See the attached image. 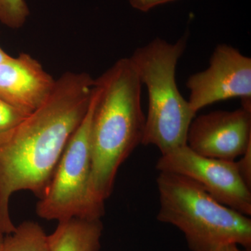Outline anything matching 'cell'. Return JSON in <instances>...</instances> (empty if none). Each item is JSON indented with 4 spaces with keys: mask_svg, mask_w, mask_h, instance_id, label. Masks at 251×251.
I'll use <instances>...</instances> for the list:
<instances>
[{
    "mask_svg": "<svg viewBox=\"0 0 251 251\" xmlns=\"http://www.w3.org/2000/svg\"><path fill=\"white\" fill-rule=\"evenodd\" d=\"M173 1L175 0H128V2L133 9L141 12H148L156 6Z\"/></svg>",
    "mask_w": 251,
    "mask_h": 251,
    "instance_id": "15",
    "label": "cell"
},
{
    "mask_svg": "<svg viewBox=\"0 0 251 251\" xmlns=\"http://www.w3.org/2000/svg\"><path fill=\"white\" fill-rule=\"evenodd\" d=\"M1 251H51L48 235L37 223L25 221L4 237Z\"/></svg>",
    "mask_w": 251,
    "mask_h": 251,
    "instance_id": "11",
    "label": "cell"
},
{
    "mask_svg": "<svg viewBox=\"0 0 251 251\" xmlns=\"http://www.w3.org/2000/svg\"><path fill=\"white\" fill-rule=\"evenodd\" d=\"M157 171L193 180L218 202L247 216L251 215V189L239 174L235 161L201 156L187 145L161 154Z\"/></svg>",
    "mask_w": 251,
    "mask_h": 251,
    "instance_id": "6",
    "label": "cell"
},
{
    "mask_svg": "<svg viewBox=\"0 0 251 251\" xmlns=\"http://www.w3.org/2000/svg\"><path fill=\"white\" fill-rule=\"evenodd\" d=\"M29 16L25 0H0V23L11 29L24 25Z\"/></svg>",
    "mask_w": 251,
    "mask_h": 251,
    "instance_id": "12",
    "label": "cell"
},
{
    "mask_svg": "<svg viewBox=\"0 0 251 251\" xmlns=\"http://www.w3.org/2000/svg\"><path fill=\"white\" fill-rule=\"evenodd\" d=\"M9 54L6 53L4 50L2 49V48L0 46V64L4 62V60H6L8 57H9Z\"/></svg>",
    "mask_w": 251,
    "mask_h": 251,
    "instance_id": "17",
    "label": "cell"
},
{
    "mask_svg": "<svg viewBox=\"0 0 251 251\" xmlns=\"http://www.w3.org/2000/svg\"><path fill=\"white\" fill-rule=\"evenodd\" d=\"M186 145L201 156L234 161L251 145V100L242 107L216 110L195 117L188 128Z\"/></svg>",
    "mask_w": 251,
    "mask_h": 251,
    "instance_id": "8",
    "label": "cell"
},
{
    "mask_svg": "<svg viewBox=\"0 0 251 251\" xmlns=\"http://www.w3.org/2000/svg\"><path fill=\"white\" fill-rule=\"evenodd\" d=\"M96 101L90 130V192L104 213L119 169L142 144L145 115L142 84L129 57L117 60L95 79Z\"/></svg>",
    "mask_w": 251,
    "mask_h": 251,
    "instance_id": "2",
    "label": "cell"
},
{
    "mask_svg": "<svg viewBox=\"0 0 251 251\" xmlns=\"http://www.w3.org/2000/svg\"><path fill=\"white\" fill-rule=\"evenodd\" d=\"M28 115L0 99V133L13 128Z\"/></svg>",
    "mask_w": 251,
    "mask_h": 251,
    "instance_id": "13",
    "label": "cell"
},
{
    "mask_svg": "<svg viewBox=\"0 0 251 251\" xmlns=\"http://www.w3.org/2000/svg\"><path fill=\"white\" fill-rule=\"evenodd\" d=\"M96 90L87 114L64 149L45 194L36 204V214L46 220L100 219L104 213L94 205L90 192V130Z\"/></svg>",
    "mask_w": 251,
    "mask_h": 251,
    "instance_id": "5",
    "label": "cell"
},
{
    "mask_svg": "<svg viewBox=\"0 0 251 251\" xmlns=\"http://www.w3.org/2000/svg\"><path fill=\"white\" fill-rule=\"evenodd\" d=\"M48 236L51 251H99L103 224L100 219L72 218L58 222Z\"/></svg>",
    "mask_w": 251,
    "mask_h": 251,
    "instance_id": "10",
    "label": "cell"
},
{
    "mask_svg": "<svg viewBox=\"0 0 251 251\" xmlns=\"http://www.w3.org/2000/svg\"><path fill=\"white\" fill-rule=\"evenodd\" d=\"M188 101L195 113L211 104L234 98L251 100V59L227 45L216 46L209 67L188 77Z\"/></svg>",
    "mask_w": 251,
    "mask_h": 251,
    "instance_id": "7",
    "label": "cell"
},
{
    "mask_svg": "<svg viewBox=\"0 0 251 251\" xmlns=\"http://www.w3.org/2000/svg\"><path fill=\"white\" fill-rule=\"evenodd\" d=\"M56 80L27 53L10 55L0 64V99L29 115L50 97Z\"/></svg>",
    "mask_w": 251,
    "mask_h": 251,
    "instance_id": "9",
    "label": "cell"
},
{
    "mask_svg": "<svg viewBox=\"0 0 251 251\" xmlns=\"http://www.w3.org/2000/svg\"><path fill=\"white\" fill-rule=\"evenodd\" d=\"M206 251H244L242 250L239 247V246L237 244H226V245L221 246V247H219L217 248H215V249H211V250ZM249 251V249H247V251Z\"/></svg>",
    "mask_w": 251,
    "mask_h": 251,
    "instance_id": "16",
    "label": "cell"
},
{
    "mask_svg": "<svg viewBox=\"0 0 251 251\" xmlns=\"http://www.w3.org/2000/svg\"><path fill=\"white\" fill-rule=\"evenodd\" d=\"M187 39L184 36L169 43L156 38L135 49L129 57L148 93L141 145H153L161 154L186 145L188 128L196 116L176 82V66Z\"/></svg>",
    "mask_w": 251,
    "mask_h": 251,
    "instance_id": "4",
    "label": "cell"
},
{
    "mask_svg": "<svg viewBox=\"0 0 251 251\" xmlns=\"http://www.w3.org/2000/svg\"><path fill=\"white\" fill-rule=\"evenodd\" d=\"M4 234L0 231V251L2 250L3 242H4Z\"/></svg>",
    "mask_w": 251,
    "mask_h": 251,
    "instance_id": "18",
    "label": "cell"
},
{
    "mask_svg": "<svg viewBox=\"0 0 251 251\" xmlns=\"http://www.w3.org/2000/svg\"><path fill=\"white\" fill-rule=\"evenodd\" d=\"M95 79L85 72H67L50 97L22 122L0 133V231L16 229L9 214L14 193L45 194L63 151L89 107Z\"/></svg>",
    "mask_w": 251,
    "mask_h": 251,
    "instance_id": "1",
    "label": "cell"
},
{
    "mask_svg": "<svg viewBox=\"0 0 251 251\" xmlns=\"http://www.w3.org/2000/svg\"><path fill=\"white\" fill-rule=\"evenodd\" d=\"M156 185L157 219L179 229L191 251L231 244L250 249V216L218 202L201 185L182 175L161 172Z\"/></svg>",
    "mask_w": 251,
    "mask_h": 251,
    "instance_id": "3",
    "label": "cell"
},
{
    "mask_svg": "<svg viewBox=\"0 0 251 251\" xmlns=\"http://www.w3.org/2000/svg\"><path fill=\"white\" fill-rule=\"evenodd\" d=\"M236 163L242 179L251 189V145Z\"/></svg>",
    "mask_w": 251,
    "mask_h": 251,
    "instance_id": "14",
    "label": "cell"
}]
</instances>
